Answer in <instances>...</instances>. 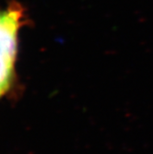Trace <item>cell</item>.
<instances>
[{
    "mask_svg": "<svg viewBox=\"0 0 153 154\" xmlns=\"http://www.w3.org/2000/svg\"><path fill=\"white\" fill-rule=\"evenodd\" d=\"M23 8L11 4L0 10V57L16 61L19 31L23 23Z\"/></svg>",
    "mask_w": 153,
    "mask_h": 154,
    "instance_id": "obj_1",
    "label": "cell"
}]
</instances>
